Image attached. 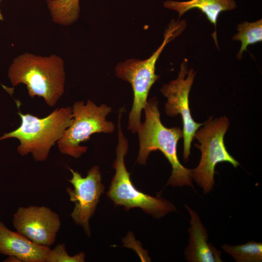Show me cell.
<instances>
[{
	"label": "cell",
	"instance_id": "6da1fadb",
	"mask_svg": "<svg viewBox=\"0 0 262 262\" xmlns=\"http://www.w3.org/2000/svg\"><path fill=\"white\" fill-rule=\"evenodd\" d=\"M144 122L141 123L137 133L139 138L137 163L145 165L150 153L160 150L172 166L171 174L166 185L173 187L186 186L194 189L191 169L183 166L177 156V147L183 138V131L179 127L168 128L161 121L158 100L153 97L147 100L144 109Z\"/></svg>",
	"mask_w": 262,
	"mask_h": 262
},
{
	"label": "cell",
	"instance_id": "7a4b0ae2",
	"mask_svg": "<svg viewBox=\"0 0 262 262\" xmlns=\"http://www.w3.org/2000/svg\"><path fill=\"white\" fill-rule=\"evenodd\" d=\"M8 77L13 86L25 84L30 97H42L50 107L54 106L64 93V62L55 54H22L13 60Z\"/></svg>",
	"mask_w": 262,
	"mask_h": 262
},
{
	"label": "cell",
	"instance_id": "3957f363",
	"mask_svg": "<svg viewBox=\"0 0 262 262\" xmlns=\"http://www.w3.org/2000/svg\"><path fill=\"white\" fill-rule=\"evenodd\" d=\"M20 126L15 130L4 133L0 140L15 138L20 142L17 152L22 156L31 153L36 162H44L50 150L62 138L73 120L72 107L58 108L45 117L30 114H23L18 108Z\"/></svg>",
	"mask_w": 262,
	"mask_h": 262
},
{
	"label": "cell",
	"instance_id": "277c9868",
	"mask_svg": "<svg viewBox=\"0 0 262 262\" xmlns=\"http://www.w3.org/2000/svg\"><path fill=\"white\" fill-rule=\"evenodd\" d=\"M186 26L184 20H172L166 28L160 46L146 60L128 59L119 63L115 67L117 77L131 85L133 100L129 115L128 129L136 133L142 122L141 114L147 101L150 88L160 76L155 74L156 63L165 46L180 35Z\"/></svg>",
	"mask_w": 262,
	"mask_h": 262
},
{
	"label": "cell",
	"instance_id": "5b68a950",
	"mask_svg": "<svg viewBox=\"0 0 262 262\" xmlns=\"http://www.w3.org/2000/svg\"><path fill=\"white\" fill-rule=\"evenodd\" d=\"M124 110V108H121L118 112V142L113 164L115 174L111 180L107 196L115 205L123 206L127 211L132 208H140L154 218H161L170 212L176 211V208L167 200L159 196L154 197L143 193L133 185L130 173L128 171L125 164L129 143L121 127Z\"/></svg>",
	"mask_w": 262,
	"mask_h": 262
},
{
	"label": "cell",
	"instance_id": "8992f818",
	"mask_svg": "<svg viewBox=\"0 0 262 262\" xmlns=\"http://www.w3.org/2000/svg\"><path fill=\"white\" fill-rule=\"evenodd\" d=\"M195 134L200 145L195 147L201 151V158L196 167L191 169L193 180L202 189L204 194L210 193L214 184L215 167L221 162H228L234 167L240 165L227 151L224 142V135L229 127L225 116L213 119L211 116Z\"/></svg>",
	"mask_w": 262,
	"mask_h": 262
},
{
	"label": "cell",
	"instance_id": "52a82bcc",
	"mask_svg": "<svg viewBox=\"0 0 262 262\" xmlns=\"http://www.w3.org/2000/svg\"><path fill=\"white\" fill-rule=\"evenodd\" d=\"M73 120L57 144L60 152L74 158L84 154L87 147L80 144L88 141L96 133H110L115 129L113 122L106 120L112 107L105 104L97 105L90 99L86 103L77 101L72 107Z\"/></svg>",
	"mask_w": 262,
	"mask_h": 262
},
{
	"label": "cell",
	"instance_id": "ba28073f",
	"mask_svg": "<svg viewBox=\"0 0 262 262\" xmlns=\"http://www.w3.org/2000/svg\"><path fill=\"white\" fill-rule=\"evenodd\" d=\"M196 74L194 69L188 70L187 62L185 60L181 64L177 78L164 84L160 89L161 93L167 98L164 107L166 115L171 117L178 115L181 116L184 144L183 156L185 162L189 160L191 143L196 131L203 124L194 121L189 106V95Z\"/></svg>",
	"mask_w": 262,
	"mask_h": 262
},
{
	"label": "cell",
	"instance_id": "9c48e42d",
	"mask_svg": "<svg viewBox=\"0 0 262 262\" xmlns=\"http://www.w3.org/2000/svg\"><path fill=\"white\" fill-rule=\"evenodd\" d=\"M72 177L68 180L74 189L67 187L66 192L70 200L74 203L70 215L76 224L81 226L90 237L89 220L93 215L104 186L101 182V174L98 166H93L85 177L77 171L68 167Z\"/></svg>",
	"mask_w": 262,
	"mask_h": 262
},
{
	"label": "cell",
	"instance_id": "30bf717a",
	"mask_svg": "<svg viewBox=\"0 0 262 262\" xmlns=\"http://www.w3.org/2000/svg\"><path fill=\"white\" fill-rule=\"evenodd\" d=\"M13 226L34 243L50 246L56 240L61 222L59 215L45 206L20 207L13 215Z\"/></svg>",
	"mask_w": 262,
	"mask_h": 262
},
{
	"label": "cell",
	"instance_id": "8fae6325",
	"mask_svg": "<svg viewBox=\"0 0 262 262\" xmlns=\"http://www.w3.org/2000/svg\"><path fill=\"white\" fill-rule=\"evenodd\" d=\"M185 207L190 215L188 246L184 256L189 262H221V252L208 242L209 235L198 213L189 206Z\"/></svg>",
	"mask_w": 262,
	"mask_h": 262
},
{
	"label": "cell",
	"instance_id": "7c38bea8",
	"mask_svg": "<svg viewBox=\"0 0 262 262\" xmlns=\"http://www.w3.org/2000/svg\"><path fill=\"white\" fill-rule=\"evenodd\" d=\"M49 246L36 244L0 221V253L15 256L21 262H46Z\"/></svg>",
	"mask_w": 262,
	"mask_h": 262
},
{
	"label": "cell",
	"instance_id": "4fadbf2b",
	"mask_svg": "<svg viewBox=\"0 0 262 262\" xmlns=\"http://www.w3.org/2000/svg\"><path fill=\"white\" fill-rule=\"evenodd\" d=\"M163 6L168 9L176 11L179 18L185 12L193 8H198L214 26V32L212 34L218 48L216 26L220 14L226 11L232 10L236 7L233 0H190L187 1L167 0Z\"/></svg>",
	"mask_w": 262,
	"mask_h": 262
},
{
	"label": "cell",
	"instance_id": "5bb4252c",
	"mask_svg": "<svg viewBox=\"0 0 262 262\" xmlns=\"http://www.w3.org/2000/svg\"><path fill=\"white\" fill-rule=\"evenodd\" d=\"M80 0H46L52 21L63 26L76 22L80 12Z\"/></svg>",
	"mask_w": 262,
	"mask_h": 262
},
{
	"label": "cell",
	"instance_id": "9a60e30c",
	"mask_svg": "<svg viewBox=\"0 0 262 262\" xmlns=\"http://www.w3.org/2000/svg\"><path fill=\"white\" fill-rule=\"evenodd\" d=\"M238 33L232 37L234 41H239L241 46L236 57L238 59L242 58L243 53L247 50L250 45L262 41V20L253 22L245 21L237 26Z\"/></svg>",
	"mask_w": 262,
	"mask_h": 262
},
{
	"label": "cell",
	"instance_id": "2e32d148",
	"mask_svg": "<svg viewBox=\"0 0 262 262\" xmlns=\"http://www.w3.org/2000/svg\"><path fill=\"white\" fill-rule=\"evenodd\" d=\"M222 249L237 262H262V243L250 241L237 246L224 244Z\"/></svg>",
	"mask_w": 262,
	"mask_h": 262
},
{
	"label": "cell",
	"instance_id": "e0dca14e",
	"mask_svg": "<svg viewBox=\"0 0 262 262\" xmlns=\"http://www.w3.org/2000/svg\"><path fill=\"white\" fill-rule=\"evenodd\" d=\"M85 254L80 252L74 256L68 254L65 244H59L50 249L46 262H84Z\"/></svg>",
	"mask_w": 262,
	"mask_h": 262
},
{
	"label": "cell",
	"instance_id": "ac0fdd59",
	"mask_svg": "<svg viewBox=\"0 0 262 262\" xmlns=\"http://www.w3.org/2000/svg\"><path fill=\"white\" fill-rule=\"evenodd\" d=\"M5 261L21 262L19 259L15 256H9Z\"/></svg>",
	"mask_w": 262,
	"mask_h": 262
},
{
	"label": "cell",
	"instance_id": "d6986e66",
	"mask_svg": "<svg viewBox=\"0 0 262 262\" xmlns=\"http://www.w3.org/2000/svg\"><path fill=\"white\" fill-rule=\"evenodd\" d=\"M0 1H1V0H0ZM3 16L2 15L1 11L0 10V21H2V20H3Z\"/></svg>",
	"mask_w": 262,
	"mask_h": 262
}]
</instances>
